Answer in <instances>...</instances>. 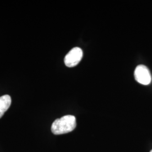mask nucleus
<instances>
[{
    "label": "nucleus",
    "instance_id": "nucleus-5",
    "mask_svg": "<svg viewBox=\"0 0 152 152\" xmlns=\"http://www.w3.org/2000/svg\"><path fill=\"white\" fill-rule=\"evenodd\" d=\"M152 152V151H151V152Z\"/></svg>",
    "mask_w": 152,
    "mask_h": 152
},
{
    "label": "nucleus",
    "instance_id": "nucleus-4",
    "mask_svg": "<svg viewBox=\"0 0 152 152\" xmlns=\"http://www.w3.org/2000/svg\"><path fill=\"white\" fill-rule=\"evenodd\" d=\"M11 104V97L9 95H5L0 97V118L10 108Z\"/></svg>",
    "mask_w": 152,
    "mask_h": 152
},
{
    "label": "nucleus",
    "instance_id": "nucleus-1",
    "mask_svg": "<svg viewBox=\"0 0 152 152\" xmlns=\"http://www.w3.org/2000/svg\"><path fill=\"white\" fill-rule=\"evenodd\" d=\"M76 117L66 115L55 121L51 126V131L55 135H61L72 132L76 128Z\"/></svg>",
    "mask_w": 152,
    "mask_h": 152
},
{
    "label": "nucleus",
    "instance_id": "nucleus-2",
    "mask_svg": "<svg viewBox=\"0 0 152 152\" xmlns=\"http://www.w3.org/2000/svg\"><path fill=\"white\" fill-rule=\"evenodd\" d=\"M134 76L136 81L144 85H149L152 81L150 71L145 65H138L134 72Z\"/></svg>",
    "mask_w": 152,
    "mask_h": 152
},
{
    "label": "nucleus",
    "instance_id": "nucleus-3",
    "mask_svg": "<svg viewBox=\"0 0 152 152\" xmlns=\"http://www.w3.org/2000/svg\"><path fill=\"white\" fill-rule=\"evenodd\" d=\"M83 52L81 48L76 47L66 55L64 63L66 66L73 67L77 65L82 58Z\"/></svg>",
    "mask_w": 152,
    "mask_h": 152
}]
</instances>
